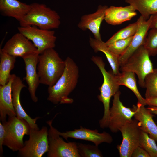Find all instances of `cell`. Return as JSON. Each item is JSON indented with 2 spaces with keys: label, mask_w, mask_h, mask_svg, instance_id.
I'll return each instance as SVG.
<instances>
[{
  "label": "cell",
  "mask_w": 157,
  "mask_h": 157,
  "mask_svg": "<svg viewBox=\"0 0 157 157\" xmlns=\"http://www.w3.org/2000/svg\"><path fill=\"white\" fill-rule=\"evenodd\" d=\"M39 55L37 53L23 58L25 64L26 73V76L24 78V79L28 85V89L31 98L35 103L38 101L35 92L40 83L39 76L36 70Z\"/></svg>",
  "instance_id": "2e32d148"
},
{
  "label": "cell",
  "mask_w": 157,
  "mask_h": 157,
  "mask_svg": "<svg viewBox=\"0 0 157 157\" xmlns=\"http://www.w3.org/2000/svg\"><path fill=\"white\" fill-rule=\"evenodd\" d=\"M20 78L16 75L12 85V96L13 105L18 118L24 119L28 124L31 128L39 129L36 124L39 117L31 118L26 113L22 106L20 100V94L22 89L26 87Z\"/></svg>",
  "instance_id": "ac0fdd59"
},
{
  "label": "cell",
  "mask_w": 157,
  "mask_h": 157,
  "mask_svg": "<svg viewBox=\"0 0 157 157\" xmlns=\"http://www.w3.org/2000/svg\"><path fill=\"white\" fill-rule=\"evenodd\" d=\"M65 65V61L53 48L45 50L38 56L37 70L40 83L53 85L63 74Z\"/></svg>",
  "instance_id": "7a4b0ae2"
},
{
  "label": "cell",
  "mask_w": 157,
  "mask_h": 157,
  "mask_svg": "<svg viewBox=\"0 0 157 157\" xmlns=\"http://www.w3.org/2000/svg\"><path fill=\"white\" fill-rule=\"evenodd\" d=\"M47 128L43 126L40 130L31 128L29 139L18 151L22 157H41L49 150Z\"/></svg>",
  "instance_id": "ba28073f"
},
{
  "label": "cell",
  "mask_w": 157,
  "mask_h": 157,
  "mask_svg": "<svg viewBox=\"0 0 157 157\" xmlns=\"http://www.w3.org/2000/svg\"><path fill=\"white\" fill-rule=\"evenodd\" d=\"M132 108L135 112L133 117L138 121L140 130L157 142V125L153 119L154 114L138 102L136 106L133 105Z\"/></svg>",
  "instance_id": "e0dca14e"
},
{
  "label": "cell",
  "mask_w": 157,
  "mask_h": 157,
  "mask_svg": "<svg viewBox=\"0 0 157 157\" xmlns=\"http://www.w3.org/2000/svg\"><path fill=\"white\" fill-rule=\"evenodd\" d=\"M65 67L63 74L53 86L48 87L47 100L55 104L72 103L68 96L75 88L79 77L78 67L69 57L65 60Z\"/></svg>",
  "instance_id": "6da1fadb"
},
{
  "label": "cell",
  "mask_w": 157,
  "mask_h": 157,
  "mask_svg": "<svg viewBox=\"0 0 157 157\" xmlns=\"http://www.w3.org/2000/svg\"><path fill=\"white\" fill-rule=\"evenodd\" d=\"M18 29L19 33L32 42L39 54L55 46L56 37L54 31L41 29L34 26H20Z\"/></svg>",
  "instance_id": "9c48e42d"
},
{
  "label": "cell",
  "mask_w": 157,
  "mask_h": 157,
  "mask_svg": "<svg viewBox=\"0 0 157 157\" xmlns=\"http://www.w3.org/2000/svg\"><path fill=\"white\" fill-rule=\"evenodd\" d=\"M145 94L146 99L157 97V68L148 74L145 79Z\"/></svg>",
  "instance_id": "484cf974"
},
{
  "label": "cell",
  "mask_w": 157,
  "mask_h": 157,
  "mask_svg": "<svg viewBox=\"0 0 157 157\" xmlns=\"http://www.w3.org/2000/svg\"><path fill=\"white\" fill-rule=\"evenodd\" d=\"M5 129L3 145L13 151H18L24 145L25 135H29L31 128L24 119L16 116L9 117L7 121L2 122Z\"/></svg>",
  "instance_id": "5b68a950"
},
{
  "label": "cell",
  "mask_w": 157,
  "mask_h": 157,
  "mask_svg": "<svg viewBox=\"0 0 157 157\" xmlns=\"http://www.w3.org/2000/svg\"><path fill=\"white\" fill-rule=\"evenodd\" d=\"M146 105L157 106V97L146 99Z\"/></svg>",
  "instance_id": "e575fe53"
},
{
  "label": "cell",
  "mask_w": 157,
  "mask_h": 157,
  "mask_svg": "<svg viewBox=\"0 0 157 157\" xmlns=\"http://www.w3.org/2000/svg\"><path fill=\"white\" fill-rule=\"evenodd\" d=\"M138 122L132 119L120 129L122 137L121 144L117 146L120 157H131L135 149L139 145L140 132Z\"/></svg>",
  "instance_id": "8fae6325"
},
{
  "label": "cell",
  "mask_w": 157,
  "mask_h": 157,
  "mask_svg": "<svg viewBox=\"0 0 157 157\" xmlns=\"http://www.w3.org/2000/svg\"><path fill=\"white\" fill-rule=\"evenodd\" d=\"M117 82L119 85H124L130 89L134 93L138 100V102L144 106L146 99L143 98L138 89L135 74L129 71H123L115 75Z\"/></svg>",
  "instance_id": "603a6c76"
},
{
  "label": "cell",
  "mask_w": 157,
  "mask_h": 157,
  "mask_svg": "<svg viewBox=\"0 0 157 157\" xmlns=\"http://www.w3.org/2000/svg\"><path fill=\"white\" fill-rule=\"evenodd\" d=\"M149 30L143 46L150 56H154L157 55V28Z\"/></svg>",
  "instance_id": "f1b7e54d"
},
{
  "label": "cell",
  "mask_w": 157,
  "mask_h": 157,
  "mask_svg": "<svg viewBox=\"0 0 157 157\" xmlns=\"http://www.w3.org/2000/svg\"><path fill=\"white\" fill-rule=\"evenodd\" d=\"M121 92L117 91L113 96L112 107L110 109L108 127L113 133L120 131L121 128L132 120L135 111L124 106L120 101Z\"/></svg>",
  "instance_id": "30bf717a"
},
{
  "label": "cell",
  "mask_w": 157,
  "mask_h": 157,
  "mask_svg": "<svg viewBox=\"0 0 157 157\" xmlns=\"http://www.w3.org/2000/svg\"><path fill=\"white\" fill-rule=\"evenodd\" d=\"M131 157H150V156L143 148L139 146L134 150Z\"/></svg>",
  "instance_id": "1f68e13d"
},
{
  "label": "cell",
  "mask_w": 157,
  "mask_h": 157,
  "mask_svg": "<svg viewBox=\"0 0 157 157\" xmlns=\"http://www.w3.org/2000/svg\"><path fill=\"white\" fill-rule=\"evenodd\" d=\"M30 8V5L17 0H0V11L4 16L22 21Z\"/></svg>",
  "instance_id": "44dd1931"
},
{
  "label": "cell",
  "mask_w": 157,
  "mask_h": 157,
  "mask_svg": "<svg viewBox=\"0 0 157 157\" xmlns=\"http://www.w3.org/2000/svg\"><path fill=\"white\" fill-rule=\"evenodd\" d=\"M151 20V16L147 20H145L141 16L138 19L137 21L138 25L137 31L133 36L129 47L124 53L119 57L120 66L139 47L143 45L150 29Z\"/></svg>",
  "instance_id": "5bb4252c"
},
{
  "label": "cell",
  "mask_w": 157,
  "mask_h": 157,
  "mask_svg": "<svg viewBox=\"0 0 157 157\" xmlns=\"http://www.w3.org/2000/svg\"><path fill=\"white\" fill-rule=\"evenodd\" d=\"M77 149L81 157H102L103 155L98 146L77 143Z\"/></svg>",
  "instance_id": "f546056e"
},
{
  "label": "cell",
  "mask_w": 157,
  "mask_h": 157,
  "mask_svg": "<svg viewBox=\"0 0 157 157\" xmlns=\"http://www.w3.org/2000/svg\"><path fill=\"white\" fill-rule=\"evenodd\" d=\"M151 18L149 29L157 28V13L151 15Z\"/></svg>",
  "instance_id": "836d02e7"
},
{
  "label": "cell",
  "mask_w": 157,
  "mask_h": 157,
  "mask_svg": "<svg viewBox=\"0 0 157 157\" xmlns=\"http://www.w3.org/2000/svg\"><path fill=\"white\" fill-rule=\"evenodd\" d=\"M53 119L46 122L49 127L48 132L49 150L48 157H80L75 142H65L52 126Z\"/></svg>",
  "instance_id": "52a82bcc"
},
{
  "label": "cell",
  "mask_w": 157,
  "mask_h": 157,
  "mask_svg": "<svg viewBox=\"0 0 157 157\" xmlns=\"http://www.w3.org/2000/svg\"><path fill=\"white\" fill-rule=\"evenodd\" d=\"M89 42L91 47L95 53L101 51L106 56L112 68V70L115 75L119 74L120 65L119 56L113 53L109 49L105 42L100 41L89 36Z\"/></svg>",
  "instance_id": "7402d4cb"
},
{
  "label": "cell",
  "mask_w": 157,
  "mask_h": 157,
  "mask_svg": "<svg viewBox=\"0 0 157 157\" xmlns=\"http://www.w3.org/2000/svg\"><path fill=\"white\" fill-rule=\"evenodd\" d=\"M138 25L137 21L119 30L105 42L106 44L108 45L117 40L127 39L133 36L137 31Z\"/></svg>",
  "instance_id": "4316f807"
},
{
  "label": "cell",
  "mask_w": 157,
  "mask_h": 157,
  "mask_svg": "<svg viewBox=\"0 0 157 157\" xmlns=\"http://www.w3.org/2000/svg\"><path fill=\"white\" fill-rule=\"evenodd\" d=\"M5 135V127L0 122V156H2L3 153V146Z\"/></svg>",
  "instance_id": "d6a6232c"
},
{
  "label": "cell",
  "mask_w": 157,
  "mask_h": 157,
  "mask_svg": "<svg viewBox=\"0 0 157 157\" xmlns=\"http://www.w3.org/2000/svg\"><path fill=\"white\" fill-rule=\"evenodd\" d=\"M91 60L97 66L103 77V83L99 88L100 94L98 96V98L102 103L104 107V115L99 121V124L101 128L104 129L108 127L110 99L119 91L120 86L117 82L115 75L112 70H106L102 57L92 56Z\"/></svg>",
  "instance_id": "3957f363"
},
{
  "label": "cell",
  "mask_w": 157,
  "mask_h": 157,
  "mask_svg": "<svg viewBox=\"0 0 157 157\" xmlns=\"http://www.w3.org/2000/svg\"><path fill=\"white\" fill-rule=\"evenodd\" d=\"M59 135L67 141L68 138L80 139L93 142L97 146L104 142L110 144L113 141L112 137L107 132L103 131L99 133L97 129L91 130L80 126V128L64 132L58 130Z\"/></svg>",
  "instance_id": "4fadbf2b"
},
{
  "label": "cell",
  "mask_w": 157,
  "mask_h": 157,
  "mask_svg": "<svg viewBox=\"0 0 157 157\" xmlns=\"http://www.w3.org/2000/svg\"><path fill=\"white\" fill-rule=\"evenodd\" d=\"M0 85H3L8 82L10 77L11 71L13 69L16 57L0 50Z\"/></svg>",
  "instance_id": "cb8c5ba5"
},
{
  "label": "cell",
  "mask_w": 157,
  "mask_h": 157,
  "mask_svg": "<svg viewBox=\"0 0 157 157\" xmlns=\"http://www.w3.org/2000/svg\"><path fill=\"white\" fill-rule=\"evenodd\" d=\"M139 146L147 152L150 157H157V145L155 140L150 137L148 134L141 130Z\"/></svg>",
  "instance_id": "83f0119b"
},
{
  "label": "cell",
  "mask_w": 157,
  "mask_h": 157,
  "mask_svg": "<svg viewBox=\"0 0 157 157\" xmlns=\"http://www.w3.org/2000/svg\"><path fill=\"white\" fill-rule=\"evenodd\" d=\"M154 115H157V106H149L147 108Z\"/></svg>",
  "instance_id": "d590c367"
},
{
  "label": "cell",
  "mask_w": 157,
  "mask_h": 157,
  "mask_svg": "<svg viewBox=\"0 0 157 157\" xmlns=\"http://www.w3.org/2000/svg\"><path fill=\"white\" fill-rule=\"evenodd\" d=\"M15 75H11L7 83L0 85V119L2 122L6 120L7 116H16L12 96V85Z\"/></svg>",
  "instance_id": "d6986e66"
},
{
  "label": "cell",
  "mask_w": 157,
  "mask_h": 157,
  "mask_svg": "<svg viewBox=\"0 0 157 157\" xmlns=\"http://www.w3.org/2000/svg\"><path fill=\"white\" fill-rule=\"evenodd\" d=\"M136 10L131 5L124 7L111 6L106 10L104 20L110 25H119L136 16Z\"/></svg>",
  "instance_id": "ffe728a7"
},
{
  "label": "cell",
  "mask_w": 157,
  "mask_h": 157,
  "mask_svg": "<svg viewBox=\"0 0 157 157\" xmlns=\"http://www.w3.org/2000/svg\"><path fill=\"white\" fill-rule=\"evenodd\" d=\"M125 1L139 12L145 20L157 13V0H125Z\"/></svg>",
  "instance_id": "d4e9b609"
},
{
  "label": "cell",
  "mask_w": 157,
  "mask_h": 157,
  "mask_svg": "<svg viewBox=\"0 0 157 157\" xmlns=\"http://www.w3.org/2000/svg\"><path fill=\"white\" fill-rule=\"evenodd\" d=\"M133 37L117 40L107 45L110 50L119 57L124 53L129 47Z\"/></svg>",
  "instance_id": "4dcf8cb0"
},
{
  "label": "cell",
  "mask_w": 157,
  "mask_h": 157,
  "mask_svg": "<svg viewBox=\"0 0 157 157\" xmlns=\"http://www.w3.org/2000/svg\"><path fill=\"white\" fill-rule=\"evenodd\" d=\"M1 50L10 55L22 58L37 53L33 43L19 32L9 39Z\"/></svg>",
  "instance_id": "7c38bea8"
},
{
  "label": "cell",
  "mask_w": 157,
  "mask_h": 157,
  "mask_svg": "<svg viewBox=\"0 0 157 157\" xmlns=\"http://www.w3.org/2000/svg\"><path fill=\"white\" fill-rule=\"evenodd\" d=\"M23 20L19 22L20 26H34L44 30H51L59 28L60 17L55 11L44 4L33 3Z\"/></svg>",
  "instance_id": "277c9868"
},
{
  "label": "cell",
  "mask_w": 157,
  "mask_h": 157,
  "mask_svg": "<svg viewBox=\"0 0 157 157\" xmlns=\"http://www.w3.org/2000/svg\"><path fill=\"white\" fill-rule=\"evenodd\" d=\"M108 7L99 5L94 13L83 15L78 24V27L83 31L89 30L93 33L94 38L102 41L100 32L101 24L104 20L105 13Z\"/></svg>",
  "instance_id": "9a60e30c"
},
{
  "label": "cell",
  "mask_w": 157,
  "mask_h": 157,
  "mask_svg": "<svg viewBox=\"0 0 157 157\" xmlns=\"http://www.w3.org/2000/svg\"><path fill=\"white\" fill-rule=\"evenodd\" d=\"M150 56L143 45L141 46L120 65L119 70L131 72L136 74L139 86L145 88V78L154 69Z\"/></svg>",
  "instance_id": "8992f818"
}]
</instances>
